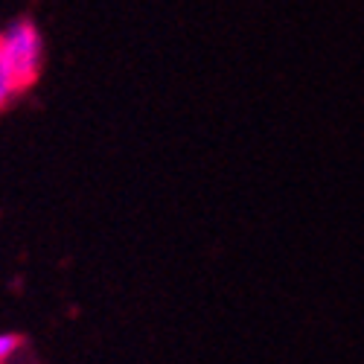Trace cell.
I'll list each match as a JSON object with an SVG mask.
<instances>
[{"instance_id":"obj_1","label":"cell","mask_w":364,"mask_h":364,"mask_svg":"<svg viewBox=\"0 0 364 364\" xmlns=\"http://www.w3.org/2000/svg\"><path fill=\"white\" fill-rule=\"evenodd\" d=\"M0 55L12 70L21 94L33 87L44 68V38L29 18H15L0 29Z\"/></svg>"},{"instance_id":"obj_2","label":"cell","mask_w":364,"mask_h":364,"mask_svg":"<svg viewBox=\"0 0 364 364\" xmlns=\"http://www.w3.org/2000/svg\"><path fill=\"white\" fill-rule=\"evenodd\" d=\"M18 94H21V87H18L15 76H12V70L6 68L4 55H0V111H4V108H6Z\"/></svg>"},{"instance_id":"obj_3","label":"cell","mask_w":364,"mask_h":364,"mask_svg":"<svg viewBox=\"0 0 364 364\" xmlns=\"http://www.w3.org/2000/svg\"><path fill=\"white\" fill-rule=\"evenodd\" d=\"M21 344H23V338L18 336V332H4V336H0V364H4L6 358H12L21 350Z\"/></svg>"}]
</instances>
